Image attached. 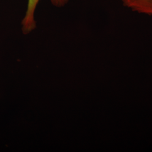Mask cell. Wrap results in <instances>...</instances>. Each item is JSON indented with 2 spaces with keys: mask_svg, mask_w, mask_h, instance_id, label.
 Segmentation results:
<instances>
[{
  "mask_svg": "<svg viewBox=\"0 0 152 152\" xmlns=\"http://www.w3.org/2000/svg\"><path fill=\"white\" fill-rule=\"evenodd\" d=\"M51 4L61 7L65 6L69 0H50ZM40 0H27V6L25 15L22 21V31L26 34L32 32L36 27L35 13Z\"/></svg>",
  "mask_w": 152,
  "mask_h": 152,
  "instance_id": "obj_1",
  "label": "cell"
},
{
  "mask_svg": "<svg viewBox=\"0 0 152 152\" xmlns=\"http://www.w3.org/2000/svg\"><path fill=\"white\" fill-rule=\"evenodd\" d=\"M123 5L133 12L152 16V0H121Z\"/></svg>",
  "mask_w": 152,
  "mask_h": 152,
  "instance_id": "obj_2",
  "label": "cell"
}]
</instances>
